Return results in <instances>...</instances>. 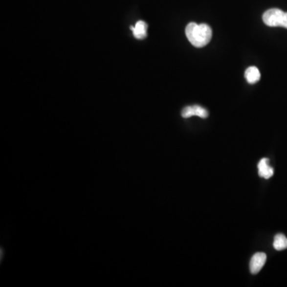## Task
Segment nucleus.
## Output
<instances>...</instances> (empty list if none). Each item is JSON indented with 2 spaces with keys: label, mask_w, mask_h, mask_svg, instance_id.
Masks as SVG:
<instances>
[{
  "label": "nucleus",
  "mask_w": 287,
  "mask_h": 287,
  "mask_svg": "<svg viewBox=\"0 0 287 287\" xmlns=\"http://www.w3.org/2000/svg\"><path fill=\"white\" fill-rule=\"evenodd\" d=\"M186 36L196 47H203L209 44L212 37V30L207 24L191 22L186 26Z\"/></svg>",
  "instance_id": "1"
},
{
  "label": "nucleus",
  "mask_w": 287,
  "mask_h": 287,
  "mask_svg": "<svg viewBox=\"0 0 287 287\" xmlns=\"http://www.w3.org/2000/svg\"><path fill=\"white\" fill-rule=\"evenodd\" d=\"M264 23L268 26H282L287 29V12L280 9L271 8L265 11L263 15Z\"/></svg>",
  "instance_id": "2"
},
{
  "label": "nucleus",
  "mask_w": 287,
  "mask_h": 287,
  "mask_svg": "<svg viewBox=\"0 0 287 287\" xmlns=\"http://www.w3.org/2000/svg\"><path fill=\"white\" fill-rule=\"evenodd\" d=\"M265 262H266V255L265 253L259 252L255 254L250 259V273L253 274L259 273V271L262 270V268L264 267V265H265Z\"/></svg>",
  "instance_id": "3"
},
{
  "label": "nucleus",
  "mask_w": 287,
  "mask_h": 287,
  "mask_svg": "<svg viewBox=\"0 0 287 287\" xmlns=\"http://www.w3.org/2000/svg\"><path fill=\"white\" fill-rule=\"evenodd\" d=\"M182 117L184 118H189L192 116H198L201 118H207L208 112L207 110L199 106H187L182 110Z\"/></svg>",
  "instance_id": "4"
},
{
  "label": "nucleus",
  "mask_w": 287,
  "mask_h": 287,
  "mask_svg": "<svg viewBox=\"0 0 287 287\" xmlns=\"http://www.w3.org/2000/svg\"><path fill=\"white\" fill-rule=\"evenodd\" d=\"M259 175L264 179H270L274 175V169L269 165V159L264 158L262 159L258 164Z\"/></svg>",
  "instance_id": "5"
},
{
  "label": "nucleus",
  "mask_w": 287,
  "mask_h": 287,
  "mask_svg": "<svg viewBox=\"0 0 287 287\" xmlns=\"http://www.w3.org/2000/svg\"><path fill=\"white\" fill-rule=\"evenodd\" d=\"M134 37L137 39H144L147 36L148 25L144 21H138L135 26H131Z\"/></svg>",
  "instance_id": "6"
},
{
  "label": "nucleus",
  "mask_w": 287,
  "mask_h": 287,
  "mask_svg": "<svg viewBox=\"0 0 287 287\" xmlns=\"http://www.w3.org/2000/svg\"><path fill=\"white\" fill-rule=\"evenodd\" d=\"M260 72L257 67L250 66L245 72V78L250 84H255L260 80Z\"/></svg>",
  "instance_id": "7"
},
{
  "label": "nucleus",
  "mask_w": 287,
  "mask_h": 287,
  "mask_svg": "<svg viewBox=\"0 0 287 287\" xmlns=\"http://www.w3.org/2000/svg\"><path fill=\"white\" fill-rule=\"evenodd\" d=\"M274 248L276 250H283L287 249V238L283 234H278L274 237Z\"/></svg>",
  "instance_id": "8"
}]
</instances>
